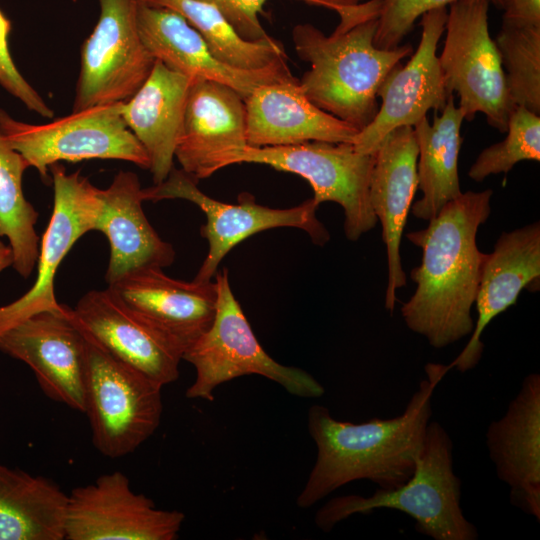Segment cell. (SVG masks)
Here are the masks:
<instances>
[{
	"instance_id": "cell-1",
	"label": "cell",
	"mask_w": 540,
	"mask_h": 540,
	"mask_svg": "<svg viewBox=\"0 0 540 540\" xmlns=\"http://www.w3.org/2000/svg\"><path fill=\"white\" fill-rule=\"evenodd\" d=\"M449 370L448 365L428 363L427 378L420 381L403 413L394 418L351 423L336 420L325 406L312 405L307 425L317 457L297 506L312 507L356 480H369L381 489L405 483L414 472L431 421L434 390Z\"/></svg>"
},
{
	"instance_id": "cell-2",
	"label": "cell",
	"mask_w": 540,
	"mask_h": 540,
	"mask_svg": "<svg viewBox=\"0 0 540 540\" xmlns=\"http://www.w3.org/2000/svg\"><path fill=\"white\" fill-rule=\"evenodd\" d=\"M492 195V189L462 192L426 228L407 234L422 249V260L410 273L416 289L401 314L407 327L434 348L473 331L471 309L487 256L478 249L476 235L490 215Z\"/></svg>"
},
{
	"instance_id": "cell-3",
	"label": "cell",
	"mask_w": 540,
	"mask_h": 540,
	"mask_svg": "<svg viewBox=\"0 0 540 540\" xmlns=\"http://www.w3.org/2000/svg\"><path fill=\"white\" fill-rule=\"evenodd\" d=\"M338 15L339 24L329 35L310 23L293 27L296 54L310 65L299 84L315 106L361 131L378 111L382 82L413 48L375 46L379 0L361 2Z\"/></svg>"
},
{
	"instance_id": "cell-4",
	"label": "cell",
	"mask_w": 540,
	"mask_h": 540,
	"mask_svg": "<svg viewBox=\"0 0 540 540\" xmlns=\"http://www.w3.org/2000/svg\"><path fill=\"white\" fill-rule=\"evenodd\" d=\"M461 480L453 469V443L446 429L430 421L412 476L394 489L378 488L371 496L330 499L315 515V524L330 532L355 514L393 509L409 515L415 530L434 540H476V526L460 505Z\"/></svg>"
},
{
	"instance_id": "cell-5",
	"label": "cell",
	"mask_w": 540,
	"mask_h": 540,
	"mask_svg": "<svg viewBox=\"0 0 540 540\" xmlns=\"http://www.w3.org/2000/svg\"><path fill=\"white\" fill-rule=\"evenodd\" d=\"M214 278L218 296L213 322L183 353L196 372L186 397L212 401L219 385L246 375L263 376L298 397L322 396L325 390L312 375L278 363L263 349L232 292L227 269Z\"/></svg>"
},
{
	"instance_id": "cell-6",
	"label": "cell",
	"mask_w": 540,
	"mask_h": 540,
	"mask_svg": "<svg viewBox=\"0 0 540 540\" xmlns=\"http://www.w3.org/2000/svg\"><path fill=\"white\" fill-rule=\"evenodd\" d=\"M83 335L86 339L83 413L89 420L92 442L105 457H124L159 427L162 387Z\"/></svg>"
},
{
	"instance_id": "cell-7",
	"label": "cell",
	"mask_w": 540,
	"mask_h": 540,
	"mask_svg": "<svg viewBox=\"0 0 540 540\" xmlns=\"http://www.w3.org/2000/svg\"><path fill=\"white\" fill-rule=\"evenodd\" d=\"M0 133L42 178L61 161L112 159L149 169L147 153L122 117L121 102L72 111L44 124L16 120L0 109Z\"/></svg>"
},
{
	"instance_id": "cell-8",
	"label": "cell",
	"mask_w": 540,
	"mask_h": 540,
	"mask_svg": "<svg viewBox=\"0 0 540 540\" xmlns=\"http://www.w3.org/2000/svg\"><path fill=\"white\" fill-rule=\"evenodd\" d=\"M487 0H458L449 5L445 40L439 59L448 94L459 97L464 120L483 113L501 133L514 105L505 71L488 25Z\"/></svg>"
},
{
	"instance_id": "cell-9",
	"label": "cell",
	"mask_w": 540,
	"mask_h": 540,
	"mask_svg": "<svg viewBox=\"0 0 540 540\" xmlns=\"http://www.w3.org/2000/svg\"><path fill=\"white\" fill-rule=\"evenodd\" d=\"M241 163L264 164L304 178L318 206L332 201L343 208L344 233L350 241L358 240L378 221L369 197L374 152L361 153L352 143L322 141L246 146L234 159V164Z\"/></svg>"
},
{
	"instance_id": "cell-10",
	"label": "cell",
	"mask_w": 540,
	"mask_h": 540,
	"mask_svg": "<svg viewBox=\"0 0 540 540\" xmlns=\"http://www.w3.org/2000/svg\"><path fill=\"white\" fill-rule=\"evenodd\" d=\"M197 182L182 169L173 167L163 182L142 189L144 201L183 199L194 203L204 213L206 223L201 227V234L207 239L209 250L194 278L197 281L212 280L226 254L258 232L279 227L299 228L319 246L330 238L316 217L318 205L313 198L298 206L278 209L260 205L253 195L243 192L236 204H229L203 193Z\"/></svg>"
},
{
	"instance_id": "cell-11",
	"label": "cell",
	"mask_w": 540,
	"mask_h": 540,
	"mask_svg": "<svg viewBox=\"0 0 540 540\" xmlns=\"http://www.w3.org/2000/svg\"><path fill=\"white\" fill-rule=\"evenodd\" d=\"M98 4L97 23L81 47L72 111L128 100L155 63L139 34L141 0H98Z\"/></svg>"
},
{
	"instance_id": "cell-12",
	"label": "cell",
	"mask_w": 540,
	"mask_h": 540,
	"mask_svg": "<svg viewBox=\"0 0 540 540\" xmlns=\"http://www.w3.org/2000/svg\"><path fill=\"white\" fill-rule=\"evenodd\" d=\"M53 184V211L40 240L32 287L19 299L0 306V335L44 311H62L54 291L56 272L78 239L95 230L100 209V188L79 171L67 173L59 163L50 166Z\"/></svg>"
},
{
	"instance_id": "cell-13",
	"label": "cell",
	"mask_w": 540,
	"mask_h": 540,
	"mask_svg": "<svg viewBox=\"0 0 540 540\" xmlns=\"http://www.w3.org/2000/svg\"><path fill=\"white\" fill-rule=\"evenodd\" d=\"M185 515L158 509L130 486L120 471L103 474L95 482L68 495L67 540H174Z\"/></svg>"
},
{
	"instance_id": "cell-14",
	"label": "cell",
	"mask_w": 540,
	"mask_h": 540,
	"mask_svg": "<svg viewBox=\"0 0 540 540\" xmlns=\"http://www.w3.org/2000/svg\"><path fill=\"white\" fill-rule=\"evenodd\" d=\"M68 311L85 335L161 387L179 377L184 347L109 287L87 292Z\"/></svg>"
},
{
	"instance_id": "cell-15",
	"label": "cell",
	"mask_w": 540,
	"mask_h": 540,
	"mask_svg": "<svg viewBox=\"0 0 540 540\" xmlns=\"http://www.w3.org/2000/svg\"><path fill=\"white\" fill-rule=\"evenodd\" d=\"M447 7L421 16V38L417 50L405 65H396L378 90L381 104L369 125L356 136L354 146L361 153H373L391 131L413 127L429 110L442 111L449 97L439 65L437 47L445 31Z\"/></svg>"
},
{
	"instance_id": "cell-16",
	"label": "cell",
	"mask_w": 540,
	"mask_h": 540,
	"mask_svg": "<svg viewBox=\"0 0 540 540\" xmlns=\"http://www.w3.org/2000/svg\"><path fill=\"white\" fill-rule=\"evenodd\" d=\"M68 308L11 327L0 335V350L27 364L48 398L84 412L86 339Z\"/></svg>"
},
{
	"instance_id": "cell-17",
	"label": "cell",
	"mask_w": 540,
	"mask_h": 540,
	"mask_svg": "<svg viewBox=\"0 0 540 540\" xmlns=\"http://www.w3.org/2000/svg\"><path fill=\"white\" fill-rule=\"evenodd\" d=\"M248 146L244 99L233 88L214 81L193 80L175 150L181 169L195 180L234 165Z\"/></svg>"
},
{
	"instance_id": "cell-18",
	"label": "cell",
	"mask_w": 540,
	"mask_h": 540,
	"mask_svg": "<svg viewBox=\"0 0 540 540\" xmlns=\"http://www.w3.org/2000/svg\"><path fill=\"white\" fill-rule=\"evenodd\" d=\"M141 41L150 55L191 80L225 84L246 99L261 85L294 78L287 59L258 70H243L218 60L201 35L177 12L146 5L138 10Z\"/></svg>"
},
{
	"instance_id": "cell-19",
	"label": "cell",
	"mask_w": 540,
	"mask_h": 540,
	"mask_svg": "<svg viewBox=\"0 0 540 540\" xmlns=\"http://www.w3.org/2000/svg\"><path fill=\"white\" fill-rule=\"evenodd\" d=\"M486 446L498 478L509 487L512 506L540 521V375L523 379L505 414L486 431Z\"/></svg>"
},
{
	"instance_id": "cell-20",
	"label": "cell",
	"mask_w": 540,
	"mask_h": 540,
	"mask_svg": "<svg viewBox=\"0 0 540 540\" xmlns=\"http://www.w3.org/2000/svg\"><path fill=\"white\" fill-rule=\"evenodd\" d=\"M418 146L413 127L391 131L374 151L369 197L372 210L382 226L386 246L388 283L385 308L394 311L396 290L406 285L400 245L412 200L418 189Z\"/></svg>"
},
{
	"instance_id": "cell-21",
	"label": "cell",
	"mask_w": 540,
	"mask_h": 540,
	"mask_svg": "<svg viewBox=\"0 0 540 540\" xmlns=\"http://www.w3.org/2000/svg\"><path fill=\"white\" fill-rule=\"evenodd\" d=\"M540 278V223L533 222L503 232L494 250L487 254L475 299L477 319L472 335L448 365L459 372L474 369L481 360L484 344L481 335L488 324L516 303L522 289H530Z\"/></svg>"
},
{
	"instance_id": "cell-22",
	"label": "cell",
	"mask_w": 540,
	"mask_h": 540,
	"mask_svg": "<svg viewBox=\"0 0 540 540\" xmlns=\"http://www.w3.org/2000/svg\"><path fill=\"white\" fill-rule=\"evenodd\" d=\"M244 104L246 140L252 147L311 141L354 144L360 132L315 106L295 77L259 86Z\"/></svg>"
},
{
	"instance_id": "cell-23",
	"label": "cell",
	"mask_w": 540,
	"mask_h": 540,
	"mask_svg": "<svg viewBox=\"0 0 540 540\" xmlns=\"http://www.w3.org/2000/svg\"><path fill=\"white\" fill-rule=\"evenodd\" d=\"M107 287L177 340L184 351L210 327L215 317V280L188 282L166 275L162 268L147 267Z\"/></svg>"
},
{
	"instance_id": "cell-24",
	"label": "cell",
	"mask_w": 540,
	"mask_h": 540,
	"mask_svg": "<svg viewBox=\"0 0 540 540\" xmlns=\"http://www.w3.org/2000/svg\"><path fill=\"white\" fill-rule=\"evenodd\" d=\"M142 189L135 173L119 171L111 184L99 191L94 231L102 232L110 247L107 285L138 269L164 268L174 262L173 246L158 235L144 213Z\"/></svg>"
},
{
	"instance_id": "cell-25",
	"label": "cell",
	"mask_w": 540,
	"mask_h": 540,
	"mask_svg": "<svg viewBox=\"0 0 540 540\" xmlns=\"http://www.w3.org/2000/svg\"><path fill=\"white\" fill-rule=\"evenodd\" d=\"M192 81L155 60L142 86L121 102L127 127L147 153L154 184L163 182L174 167Z\"/></svg>"
},
{
	"instance_id": "cell-26",
	"label": "cell",
	"mask_w": 540,
	"mask_h": 540,
	"mask_svg": "<svg viewBox=\"0 0 540 540\" xmlns=\"http://www.w3.org/2000/svg\"><path fill=\"white\" fill-rule=\"evenodd\" d=\"M463 120L451 94L440 114L435 111L432 124L425 117L413 126L418 146V188L422 192V197L411 206L416 218L429 221L462 194L458 158Z\"/></svg>"
},
{
	"instance_id": "cell-27",
	"label": "cell",
	"mask_w": 540,
	"mask_h": 540,
	"mask_svg": "<svg viewBox=\"0 0 540 540\" xmlns=\"http://www.w3.org/2000/svg\"><path fill=\"white\" fill-rule=\"evenodd\" d=\"M68 506L54 481L0 465V540H63Z\"/></svg>"
},
{
	"instance_id": "cell-28",
	"label": "cell",
	"mask_w": 540,
	"mask_h": 540,
	"mask_svg": "<svg viewBox=\"0 0 540 540\" xmlns=\"http://www.w3.org/2000/svg\"><path fill=\"white\" fill-rule=\"evenodd\" d=\"M149 6L163 7L183 16L201 35L221 62L243 70H258L287 59L283 45L274 38L243 39L213 6L197 0H142Z\"/></svg>"
},
{
	"instance_id": "cell-29",
	"label": "cell",
	"mask_w": 540,
	"mask_h": 540,
	"mask_svg": "<svg viewBox=\"0 0 540 540\" xmlns=\"http://www.w3.org/2000/svg\"><path fill=\"white\" fill-rule=\"evenodd\" d=\"M28 162L0 133V237H6L13 268L28 278L36 267L40 239L35 226L38 212L26 200L22 178Z\"/></svg>"
},
{
	"instance_id": "cell-30",
	"label": "cell",
	"mask_w": 540,
	"mask_h": 540,
	"mask_svg": "<svg viewBox=\"0 0 540 540\" xmlns=\"http://www.w3.org/2000/svg\"><path fill=\"white\" fill-rule=\"evenodd\" d=\"M494 41L513 105L540 115V27L502 22Z\"/></svg>"
},
{
	"instance_id": "cell-31",
	"label": "cell",
	"mask_w": 540,
	"mask_h": 540,
	"mask_svg": "<svg viewBox=\"0 0 540 540\" xmlns=\"http://www.w3.org/2000/svg\"><path fill=\"white\" fill-rule=\"evenodd\" d=\"M506 137L485 148L468 171L475 182L490 175L508 173L516 163L524 160L540 161V116L523 106L512 110Z\"/></svg>"
},
{
	"instance_id": "cell-32",
	"label": "cell",
	"mask_w": 540,
	"mask_h": 540,
	"mask_svg": "<svg viewBox=\"0 0 540 540\" xmlns=\"http://www.w3.org/2000/svg\"><path fill=\"white\" fill-rule=\"evenodd\" d=\"M458 0H379V15L374 44L391 50L400 46L415 21L428 11L447 7ZM500 7V0H487Z\"/></svg>"
},
{
	"instance_id": "cell-33",
	"label": "cell",
	"mask_w": 540,
	"mask_h": 540,
	"mask_svg": "<svg viewBox=\"0 0 540 540\" xmlns=\"http://www.w3.org/2000/svg\"><path fill=\"white\" fill-rule=\"evenodd\" d=\"M11 21L0 10V86L22 102L25 107L42 117L52 118L53 109L23 77L15 65L9 50Z\"/></svg>"
},
{
	"instance_id": "cell-34",
	"label": "cell",
	"mask_w": 540,
	"mask_h": 540,
	"mask_svg": "<svg viewBox=\"0 0 540 540\" xmlns=\"http://www.w3.org/2000/svg\"><path fill=\"white\" fill-rule=\"evenodd\" d=\"M215 7L245 40L258 41L271 36L264 30L259 15L268 0H197Z\"/></svg>"
},
{
	"instance_id": "cell-35",
	"label": "cell",
	"mask_w": 540,
	"mask_h": 540,
	"mask_svg": "<svg viewBox=\"0 0 540 540\" xmlns=\"http://www.w3.org/2000/svg\"><path fill=\"white\" fill-rule=\"evenodd\" d=\"M502 22L540 27V0H500Z\"/></svg>"
},
{
	"instance_id": "cell-36",
	"label": "cell",
	"mask_w": 540,
	"mask_h": 540,
	"mask_svg": "<svg viewBox=\"0 0 540 540\" xmlns=\"http://www.w3.org/2000/svg\"><path fill=\"white\" fill-rule=\"evenodd\" d=\"M310 5L321 6L331 9L337 14L354 7L361 3L363 0H301Z\"/></svg>"
},
{
	"instance_id": "cell-37",
	"label": "cell",
	"mask_w": 540,
	"mask_h": 540,
	"mask_svg": "<svg viewBox=\"0 0 540 540\" xmlns=\"http://www.w3.org/2000/svg\"><path fill=\"white\" fill-rule=\"evenodd\" d=\"M13 264V255L9 246L5 245L1 241L0 237V272L4 269L12 266Z\"/></svg>"
}]
</instances>
